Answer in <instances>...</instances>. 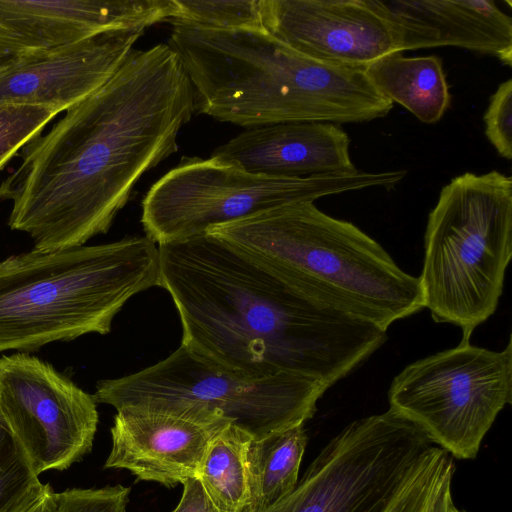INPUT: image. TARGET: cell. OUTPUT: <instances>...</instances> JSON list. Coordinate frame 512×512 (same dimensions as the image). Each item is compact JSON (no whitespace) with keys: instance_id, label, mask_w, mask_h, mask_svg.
Wrapping results in <instances>:
<instances>
[{"instance_id":"cell-1","label":"cell","mask_w":512,"mask_h":512,"mask_svg":"<svg viewBox=\"0 0 512 512\" xmlns=\"http://www.w3.org/2000/svg\"><path fill=\"white\" fill-rule=\"evenodd\" d=\"M195 111L177 53L165 43L133 48L102 87L23 147L0 184V198L12 202L9 227L39 251L106 233L141 176L178 150Z\"/></svg>"},{"instance_id":"cell-2","label":"cell","mask_w":512,"mask_h":512,"mask_svg":"<svg viewBox=\"0 0 512 512\" xmlns=\"http://www.w3.org/2000/svg\"><path fill=\"white\" fill-rule=\"evenodd\" d=\"M160 284L181 345L241 375L281 373L330 388L386 341L378 326L321 304L217 238L158 245Z\"/></svg>"},{"instance_id":"cell-3","label":"cell","mask_w":512,"mask_h":512,"mask_svg":"<svg viewBox=\"0 0 512 512\" xmlns=\"http://www.w3.org/2000/svg\"><path fill=\"white\" fill-rule=\"evenodd\" d=\"M167 44L191 81L196 110L245 129L367 122L393 108L364 70L311 59L264 29L172 24Z\"/></svg>"},{"instance_id":"cell-4","label":"cell","mask_w":512,"mask_h":512,"mask_svg":"<svg viewBox=\"0 0 512 512\" xmlns=\"http://www.w3.org/2000/svg\"><path fill=\"white\" fill-rule=\"evenodd\" d=\"M206 234L299 293L385 331L424 308L418 277L404 272L360 228L314 202L267 209Z\"/></svg>"},{"instance_id":"cell-5","label":"cell","mask_w":512,"mask_h":512,"mask_svg":"<svg viewBox=\"0 0 512 512\" xmlns=\"http://www.w3.org/2000/svg\"><path fill=\"white\" fill-rule=\"evenodd\" d=\"M158 245L145 236L0 261V353L111 331L136 294L159 286Z\"/></svg>"},{"instance_id":"cell-6","label":"cell","mask_w":512,"mask_h":512,"mask_svg":"<svg viewBox=\"0 0 512 512\" xmlns=\"http://www.w3.org/2000/svg\"><path fill=\"white\" fill-rule=\"evenodd\" d=\"M512 256V177L466 172L442 187L428 215L420 276L424 308L469 341L494 314Z\"/></svg>"},{"instance_id":"cell-7","label":"cell","mask_w":512,"mask_h":512,"mask_svg":"<svg viewBox=\"0 0 512 512\" xmlns=\"http://www.w3.org/2000/svg\"><path fill=\"white\" fill-rule=\"evenodd\" d=\"M405 170L356 171L304 178L248 172L216 157L183 156L142 201L145 235L157 245L205 235L218 225L297 202L366 188H391Z\"/></svg>"},{"instance_id":"cell-8","label":"cell","mask_w":512,"mask_h":512,"mask_svg":"<svg viewBox=\"0 0 512 512\" xmlns=\"http://www.w3.org/2000/svg\"><path fill=\"white\" fill-rule=\"evenodd\" d=\"M328 389L309 377L281 373L254 378L210 361L183 345L135 373L100 380L97 403L143 408L196 406L221 413L253 439L304 424Z\"/></svg>"},{"instance_id":"cell-9","label":"cell","mask_w":512,"mask_h":512,"mask_svg":"<svg viewBox=\"0 0 512 512\" xmlns=\"http://www.w3.org/2000/svg\"><path fill=\"white\" fill-rule=\"evenodd\" d=\"M438 449L391 409L357 419L329 441L287 496L260 512H385Z\"/></svg>"},{"instance_id":"cell-10","label":"cell","mask_w":512,"mask_h":512,"mask_svg":"<svg viewBox=\"0 0 512 512\" xmlns=\"http://www.w3.org/2000/svg\"><path fill=\"white\" fill-rule=\"evenodd\" d=\"M393 412L458 459L477 456L500 411L512 402V341L493 351L461 341L407 365L388 390Z\"/></svg>"},{"instance_id":"cell-11","label":"cell","mask_w":512,"mask_h":512,"mask_svg":"<svg viewBox=\"0 0 512 512\" xmlns=\"http://www.w3.org/2000/svg\"><path fill=\"white\" fill-rule=\"evenodd\" d=\"M0 413L37 476L89 453L99 420L93 395L25 352L0 357Z\"/></svg>"},{"instance_id":"cell-12","label":"cell","mask_w":512,"mask_h":512,"mask_svg":"<svg viewBox=\"0 0 512 512\" xmlns=\"http://www.w3.org/2000/svg\"><path fill=\"white\" fill-rule=\"evenodd\" d=\"M231 424L221 413L196 406L122 407L111 427L105 468L173 487L198 477L209 445Z\"/></svg>"},{"instance_id":"cell-13","label":"cell","mask_w":512,"mask_h":512,"mask_svg":"<svg viewBox=\"0 0 512 512\" xmlns=\"http://www.w3.org/2000/svg\"><path fill=\"white\" fill-rule=\"evenodd\" d=\"M269 34L316 61L365 70L399 52L388 22L367 0H259Z\"/></svg>"},{"instance_id":"cell-14","label":"cell","mask_w":512,"mask_h":512,"mask_svg":"<svg viewBox=\"0 0 512 512\" xmlns=\"http://www.w3.org/2000/svg\"><path fill=\"white\" fill-rule=\"evenodd\" d=\"M146 28L112 30L53 49L17 56L0 75V104L66 111L102 87Z\"/></svg>"},{"instance_id":"cell-15","label":"cell","mask_w":512,"mask_h":512,"mask_svg":"<svg viewBox=\"0 0 512 512\" xmlns=\"http://www.w3.org/2000/svg\"><path fill=\"white\" fill-rule=\"evenodd\" d=\"M175 0H0V54L53 49L112 30L169 22Z\"/></svg>"},{"instance_id":"cell-16","label":"cell","mask_w":512,"mask_h":512,"mask_svg":"<svg viewBox=\"0 0 512 512\" xmlns=\"http://www.w3.org/2000/svg\"><path fill=\"white\" fill-rule=\"evenodd\" d=\"M398 51L454 46L512 64V19L492 0H367Z\"/></svg>"},{"instance_id":"cell-17","label":"cell","mask_w":512,"mask_h":512,"mask_svg":"<svg viewBox=\"0 0 512 512\" xmlns=\"http://www.w3.org/2000/svg\"><path fill=\"white\" fill-rule=\"evenodd\" d=\"M349 146L338 124L290 122L246 128L211 156L255 174L304 178L358 171Z\"/></svg>"},{"instance_id":"cell-18","label":"cell","mask_w":512,"mask_h":512,"mask_svg":"<svg viewBox=\"0 0 512 512\" xmlns=\"http://www.w3.org/2000/svg\"><path fill=\"white\" fill-rule=\"evenodd\" d=\"M364 73L379 94L423 123L438 122L450 106L449 86L437 56L405 57L394 52L371 63Z\"/></svg>"},{"instance_id":"cell-19","label":"cell","mask_w":512,"mask_h":512,"mask_svg":"<svg viewBox=\"0 0 512 512\" xmlns=\"http://www.w3.org/2000/svg\"><path fill=\"white\" fill-rule=\"evenodd\" d=\"M307 443L304 424L251 440L246 456L249 498L245 512L263 511L295 488Z\"/></svg>"},{"instance_id":"cell-20","label":"cell","mask_w":512,"mask_h":512,"mask_svg":"<svg viewBox=\"0 0 512 512\" xmlns=\"http://www.w3.org/2000/svg\"><path fill=\"white\" fill-rule=\"evenodd\" d=\"M253 438L229 425L208 447L198 478L211 500L226 512H245L249 492L247 451Z\"/></svg>"},{"instance_id":"cell-21","label":"cell","mask_w":512,"mask_h":512,"mask_svg":"<svg viewBox=\"0 0 512 512\" xmlns=\"http://www.w3.org/2000/svg\"><path fill=\"white\" fill-rule=\"evenodd\" d=\"M171 24L215 29H264L259 0H175Z\"/></svg>"},{"instance_id":"cell-22","label":"cell","mask_w":512,"mask_h":512,"mask_svg":"<svg viewBox=\"0 0 512 512\" xmlns=\"http://www.w3.org/2000/svg\"><path fill=\"white\" fill-rule=\"evenodd\" d=\"M42 484L20 444L0 420V512L15 511Z\"/></svg>"},{"instance_id":"cell-23","label":"cell","mask_w":512,"mask_h":512,"mask_svg":"<svg viewBox=\"0 0 512 512\" xmlns=\"http://www.w3.org/2000/svg\"><path fill=\"white\" fill-rule=\"evenodd\" d=\"M58 114L51 107L0 104V170Z\"/></svg>"},{"instance_id":"cell-24","label":"cell","mask_w":512,"mask_h":512,"mask_svg":"<svg viewBox=\"0 0 512 512\" xmlns=\"http://www.w3.org/2000/svg\"><path fill=\"white\" fill-rule=\"evenodd\" d=\"M454 471L451 456L439 448L385 512H429L443 483Z\"/></svg>"},{"instance_id":"cell-25","label":"cell","mask_w":512,"mask_h":512,"mask_svg":"<svg viewBox=\"0 0 512 512\" xmlns=\"http://www.w3.org/2000/svg\"><path fill=\"white\" fill-rule=\"evenodd\" d=\"M130 489L120 484L102 488H68L55 492V512H127Z\"/></svg>"},{"instance_id":"cell-26","label":"cell","mask_w":512,"mask_h":512,"mask_svg":"<svg viewBox=\"0 0 512 512\" xmlns=\"http://www.w3.org/2000/svg\"><path fill=\"white\" fill-rule=\"evenodd\" d=\"M485 135L498 154L512 159V79L499 84L483 116Z\"/></svg>"},{"instance_id":"cell-27","label":"cell","mask_w":512,"mask_h":512,"mask_svg":"<svg viewBox=\"0 0 512 512\" xmlns=\"http://www.w3.org/2000/svg\"><path fill=\"white\" fill-rule=\"evenodd\" d=\"M182 484V497L172 512H226L215 505L198 477L189 478Z\"/></svg>"},{"instance_id":"cell-28","label":"cell","mask_w":512,"mask_h":512,"mask_svg":"<svg viewBox=\"0 0 512 512\" xmlns=\"http://www.w3.org/2000/svg\"><path fill=\"white\" fill-rule=\"evenodd\" d=\"M55 491L43 483L13 512H55Z\"/></svg>"},{"instance_id":"cell-29","label":"cell","mask_w":512,"mask_h":512,"mask_svg":"<svg viewBox=\"0 0 512 512\" xmlns=\"http://www.w3.org/2000/svg\"><path fill=\"white\" fill-rule=\"evenodd\" d=\"M452 477L453 476H449L443 483L429 512H447L448 503L452 499V495H451Z\"/></svg>"},{"instance_id":"cell-30","label":"cell","mask_w":512,"mask_h":512,"mask_svg":"<svg viewBox=\"0 0 512 512\" xmlns=\"http://www.w3.org/2000/svg\"><path fill=\"white\" fill-rule=\"evenodd\" d=\"M16 58L11 55L0 54V75L15 63Z\"/></svg>"},{"instance_id":"cell-31","label":"cell","mask_w":512,"mask_h":512,"mask_svg":"<svg viewBox=\"0 0 512 512\" xmlns=\"http://www.w3.org/2000/svg\"><path fill=\"white\" fill-rule=\"evenodd\" d=\"M447 512H465V511H462V510H459L455 504L453 503V500L451 499L448 503V506H447Z\"/></svg>"},{"instance_id":"cell-32","label":"cell","mask_w":512,"mask_h":512,"mask_svg":"<svg viewBox=\"0 0 512 512\" xmlns=\"http://www.w3.org/2000/svg\"><path fill=\"white\" fill-rule=\"evenodd\" d=\"M0 420H3V419H2V416H1V413H0Z\"/></svg>"}]
</instances>
